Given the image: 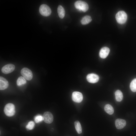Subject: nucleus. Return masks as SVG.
I'll use <instances>...</instances> for the list:
<instances>
[{"instance_id":"obj_1","label":"nucleus","mask_w":136,"mask_h":136,"mask_svg":"<svg viewBox=\"0 0 136 136\" xmlns=\"http://www.w3.org/2000/svg\"><path fill=\"white\" fill-rule=\"evenodd\" d=\"M116 20L118 23L122 24L126 22L127 19V15L124 11H121L118 12L115 16Z\"/></svg>"},{"instance_id":"obj_2","label":"nucleus","mask_w":136,"mask_h":136,"mask_svg":"<svg viewBox=\"0 0 136 136\" xmlns=\"http://www.w3.org/2000/svg\"><path fill=\"white\" fill-rule=\"evenodd\" d=\"M74 6L76 8L84 12L87 11L89 9L87 4L85 2L81 1H78L76 2Z\"/></svg>"},{"instance_id":"obj_3","label":"nucleus","mask_w":136,"mask_h":136,"mask_svg":"<svg viewBox=\"0 0 136 136\" xmlns=\"http://www.w3.org/2000/svg\"><path fill=\"white\" fill-rule=\"evenodd\" d=\"M5 114L7 116H12L14 115L15 112V107L11 103H9L5 106L4 109Z\"/></svg>"},{"instance_id":"obj_4","label":"nucleus","mask_w":136,"mask_h":136,"mask_svg":"<svg viewBox=\"0 0 136 136\" xmlns=\"http://www.w3.org/2000/svg\"><path fill=\"white\" fill-rule=\"evenodd\" d=\"M40 14L44 16H48L51 14V9L48 5L42 4L40 6L39 9Z\"/></svg>"},{"instance_id":"obj_5","label":"nucleus","mask_w":136,"mask_h":136,"mask_svg":"<svg viewBox=\"0 0 136 136\" xmlns=\"http://www.w3.org/2000/svg\"><path fill=\"white\" fill-rule=\"evenodd\" d=\"M21 73L23 77L26 80L30 81L33 77V75L31 71L27 68L24 67L21 70Z\"/></svg>"},{"instance_id":"obj_6","label":"nucleus","mask_w":136,"mask_h":136,"mask_svg":"<svg viewBox=\"0 0 136 136\" xmlns=\"http://www.w3.org/2000/svg\"><path fill=\"white\" fill-rule=\"evenodd\" d=\"M15 65L12 64H9L3 66L1 69L2 73L8 74L13 72L15 69Z\"/></svg>"},{"instance_id":"obj_7","label":"nucleus","mask_w":136,"mask_h":136,"mask_svg":"<svg viewBox=\"0 0 136 136\" xmlns=\"http://www.w3.org/2000/svg\"><path fill=\"white\" fill-rule=\"evenodd\" d=\"M72 98L74 102L79 103L82 101L83 99L82 93L79 92L74 91L72 94Z\"/></svg>"},{"instance_id":"obj_8","label":"nucleus","mask_w":136,"mask_h":136,"mask_svg":"<svg viewBox=\"0 0 136 136\" xmlns=\"http://www.w3.org/2000/svg\"><path fill=\"white\" fill-rule=\"evenodd\" d=\"M43 120L46 123L50 124L52 122L53 120V117L52 114L49 112H46L43 114Z\"/></svg>"},{"instance_id":"obj_9","label":"nucleus","mask_w":136,"mask_h":136,"mask_svg":"<svg viewBox=\"0 0 136 136\" xmlns=\"http://www.w3.org/2000/svg\"><path fill=\"white\" fill-rule=\"evenodd\" d=\"M86 79L89 82L91 83H95L98 81L99 77L98 75L95 74L91 73L87 75Z\"/></svg>"},{"instance_id":"obj_10","label":"nucleus","mask_w":136,"mask_h":136,"mask_svg":"<svg viewBox=\"0 0 136 136\" xmlns=\"http://www.w3.org/2000/svg\"><path fill=\"white\" fill-rule=\"evenodd\" d=\"M115 124L116 128L118 129H121L123 128L126 125V121L123 119H117L115 122Z\"/></svg>"},{"instance_id":"obj_11","label":"nucleus","mask_w":136,"mask_h":136,"mask_svg":"<svg viewBox=\"0 0 136 136\" xmlns=\"http://www.w3.org/2000/svg\"><path fill=\"white\" fill-rule=\"evenodd\" d=\"M110 51V49L106 47L102 48L100 50L99 52V55L101 58H106Z\"/></svg>"},{"instance_id":"obj_12","label":"nucleus","mask_w":136,"mask_h":136,"mask_svg":"<svg viewBox=\"0 0 136 136\" xmlns=\"http://www.w3.org/2000/svg\"><path fill=\"white\" fill-rule=\"evenodd\" d=\"M9 86V83L7 80L4 77H0V89L4 90L6 89Z\"/></svg>"},{"instance_id":"obj_13","label":"nucleus","mask_w":136,"mask_h":136,"mask_svg":"<svg viewBox=\"0 0 136 136\" xmlns=\"http://www.w3.org/2000/svg\"><path fill=\"white\" fill-rule=\"evenodd\" d=\"M105 111L110 115H112L114 112V109L113 107L109 104L105 105L104 107Z\"/></svg>"},{"instance_id":"obj_14","label":"nucleus","mask_w":136,"mask_h":136,"mask_svg":"<svg viewBox=\"0 0 136 136\" xmlns=\"http://www.w3.org/2000/svg\"><path fill=\"white\" fill-rule=\"evenodd\" d=\"M57 12L60 18L62 19L64 18L65 15V11L64 8L61 6H58L57 8Z\"/></svg>"},{"instance_id":"obj_15","label":"nucleus","mask_w":136,"mask_h":136,"mask_svg":"<svg viewBox=\"0 0 136 136\" xmlns=\"http://www.w3.org/2000/svg\"><path fill=\"white\" fill-rule=\"evenodd\" d=\"M92 20L91 17L88 15H86L84 17L81 19V22L82 24L84 25L87 24Z\"/></svg>"},{"instance_id":"obj_16","label":"nucleus","mask_w":136,"mask_h":136,"mask_svg":"<svg viewBox=\"0 0 136 136\" xmlns=\"http://www.w3.org/2000/svg\"><path fill=\"white\" fill-rule=\"evenodd\" d=\"M115 95L116 100L117 101L120 102L122 100L123 94L120 90H117L115 92Z\"/></svg>"},{"instance_id":"obj_17","label":"nucleus","mask_w":136,"mask_h":136,"mask_svg":"<svg viewBox=\"0 0 136 136\" xmlns=\"http://www.w3.org/2000/svg\"><path fill=\"white\" fill-rule=\"evenodd\" d=\"M74 125L76 130L79 134H80L82 132L81 126L80 122L78 121H75Z\"/></svg>"},{"instance_id":"obj_18","label":"nucleus","mask_w":136,"mask_h":136,"mask_svg":"<svg viewBox=\"0 0 136 136\" xmlns=\"http://www.w3.org/2000/svg\"><path fill=\"white\" fill-rule=\"evenodd\" d=\"M26 83V79L23 77L20 76L17 80V84L18 86H20L25 84Z\"/></svg>"},{"instance_id":"obj_19","label":"nucleus","mask_w":136,"mask_h":136,"mask_svg":"<svg viewBox=\"0 0 136 136\" xmlns=\"http://www.w3.org/2000/svg\"><path fill=\"white\" fill-rule=\"evenodd\" d=\"M130 87L131 91L136 92V78L132 80L130 84Z\"/></svg>"},{"instance_id":"obj_20","label":"nucleus","mask_w":136,"mask_h":136,"mask_svg":"<svg viewBox=\"0 0 136 136\" xmlns=\"http://www.w3.org/2000/svg\"><path fill=\"white\" fill-rule=\"evenodd\" d=\"M35 124L34 122L31 121L28 123L26 126V128L30 130L32 129L34 127Z\"/></svg>"},{"instance_id":"obj_21","label":"nucleus","mask_w":136,"mask_h":136,"mask_svg":"<svg viewBox=\"0 0 136 136\" xmlns=\"http://www.w3.org/2000/svg\"><path fill=\"white\" fill-rule=\"evenodd\" d=\"M34 120L36 123H39L43 120V116L40 115H37L35 117Z\"/></svg>"}]
</instances>
